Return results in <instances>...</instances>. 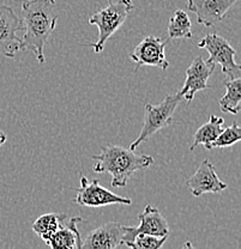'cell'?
<instances>
[{
    "instance_id": "cell-1",
    "label": "cell",
    "mask_w": 241,
    "mask_h": 249,
    "mask_svg": "<svg viewBox=\"0 0 241 249\" xmlns=\"http://www.w3.org/2000/svg\"><path fill=\"white\" fill-rule=\"evenodd\" d=\"M59 14L56 0H23L22 24L25 30L20 51L33 52L40 64H45L43 49L56 27Z\"/></svg>"
},
{
    "instance_id": "cell-2",
    "label": "cell",
    "mask_w": 241,
    "mask_h": 249,
    "mask_svg": "<svg viewBox=\"0 0 241 249\" xmlns=\"http://www.w3.org/2000/svg\"><path fill=\"white\" fill-rule=\"evenodd\" d=\"M95 160L93 170L98 174H110L113 187H125L136 171L149 168L155 163L152 156L136 154L133 150L120 145L110 144L101 147V154L92 156Z\"/></svg>"
},
{
    "instance_id": "cell-3",
    "label": "cell",
    "mask_w": 241,
    "mask_h": 249,
    "mask_svg": "<svg viewBox=\"0 0 241 249\" xmlns=\"http://www.w3.org/2000/svg\"><path fill=\"white\" fill-rule=\"evenodd\" d=\"M133 9L134 5L132 0H118V1L108 0L107 6L90 16L88 22L93 25H96L98 29L96 42L88 43L94 49L95 53H101L103 51L108 38L124 24L129 14Z\"/></svg>"
},
{
    "instance_id": "cell-4",
    "label": "cell",
    "mask_w": 241,
    "mask_h": 249,
    "mask_svg": "<svg viewBox=\"0 0 241 249\" xmlns=\"http://www.w3.org/2000/svg\"><path fill=\"white\" fill-rule=\"evenodd\" d=\"M183 100V96L178 91L175 95H169V93L166 95L165 100L159 105L145 103L143 127H142L137 139L133 140L130 145V150L136 151L139 145L143 144L149 138H151L155 133H157L165 127L172 124L173 121H174L173 115H174L178 106L180 105Z\"/></svg>"
},
{
    "instance_id": "cell-5",
    "label": "cell",
    "mask_w": 241,
    "mask_h": 249,
    "mask_svg": "<svg viewBox=\"0 0 241 249\" xmlns=\"http://www.w3.org/2000/svg\"><path fill=\"white\" fill-rule=\"evenodd\" d=\"M198 48L208 51L209 62L219 64L222 73L228 79H235L241 77V65L235 62V49L222 36L217 34H208L198 43Z\"/></svg>"
},
{
    "instance_id": "cell-6",
    "label": "cell",
    "mask_w": 241,
    "mask_h": 249,
    "mask_svg": "<svg viewBox=\"0 0 241 249\" xmlns=\"http://www.w3.org/2000/svg\"><path fill=\"white\" fill-rule=\"evenodd\" d=\"M77 196L74 199L76 204L87 207H102L113 204L131 205L132 200L130 198L118 196L113 192L100 185L97 178L89 181L85 176L80 178V186L76 189Z\"/></svg>"
},
{
    "instance_id": "cell-7",
    "label": "cell",
    "mask_w": 241,
    "mask_h": 249,
    "mask_svg": "<svg viewBox=\"0 0 241 249\" xmlns=\"http://www.w3.org/2000/svg\"><path fill=\"white\" fill-rule=\"evenodd\" d=\"M23 29L22 19L11 7L0 5V55L15 58L20 51L22 38L17 33Z\"/></svg>"
},
{
    "instance_id": "cell-8",
    "label": "cell",
    "mask_w": 241,
    "mask_h": 249,
    "mask_svg": "<svg viewBox=\"0 0 241 249\" xmlns=\"http://www.w3.org/2000/svg\"><path fill=\"white\" fill-rule=\"evenodd\" d=\"M168 40H163L162 37L155 36H147L138 45L134 51L130 54L132 61L136 62V70L143 66L160 67L163 71L168 69L169 62L166 58V46Z\"/></svg>"
},
{
    "instance_id": "cell-9",
    "label": "cell",
    "mask_w": 241,
    "mask_h": 249,
    "mask_svg": "<svg viewBox=\"0 0 241 249\" xmlns=\"http://www.w3.org/2000/svg\"><path fill=\"white\" fill-rule=\"evenodd\" d=\"M138 227H124V245L128 246L132 242L134 236L138 233H149L155 236H168L170 230L166 218L162 216L157 207L147 205L144 211L138 216Z\"/></svg>"
},
{
    "instance_id": "cell-10",
    "label": "cell",
    "mask_w": 241,
    "mask_h": 249,
    "mask_svg": "<svg viewBox=\"0 0 241 249\" xmlns=\"http://www.w3.org/2000/svg\"><path fill=\"white\" fill-rule=\"evenodd\" d=\"M215 66L216 65L208 60H203V58L199 55L193 59L186 70V79L184 87L179 91L184 100L187 101V103L192 102L194 95L198 91L209 89L208 79L214 73Z\"/></svg>"
},
{
    "instance_id": "cell-11",
    "label": "cell",
    "mask_w": 241,
    "mask_h": 249,
    "mask_svg": "<svg viewBox=\"0 0 241 249\" xmlns=\"http://www.w3.org/2000/svg\"><path fill=\"white\" fill-rule=\"evenodd\" d=\"M186 186L190 188L193 196H201L206 193H221L227 185L217 176L215 165L209 160H204L198 169L191 178L186 180Z\"/></svg>"
},
{
    "instance_id": "cell-12",
    "label": "cell",
    "mask_w": 241,
    "mask_h": 249,
    "mask_svg": "<svg viewBox=\"0 0 241 249\" xmlns=\"http://www.w3.org/2000/svg\"><path fill=\"white\" fill-rule=\"evenodd\" d=\"M239 0H187V9L196 14L197 22L212 28L221 22L230 7Z\"/></svg>"
},
{
    "instance_id": "cell-13",
    "label": "cell",
    "mask_w": 241,
    "mask_h": 249,
    "mask_svg": "<svg viewBox=\"0 0 241 249\" xmlns=\"http://www.w3.org/2000/svg\"><path fill=\"white\" fill-rule=\"evenodd\" d=\"M123 225L116 222H110L96 228L88 233L83 240V249H114L124 245Z\"/></svg>"
},
{
    "instance_id": "cell-14",
    "label": "cell",
    "mask_w": 241,
    "mask_h": 249,
    "mask_svg": "<svg viewBox=\"0 0 241 249\" xmlns=\"http://www.w3.org/2000/svg\"><path fill=\"white\" fill-rule=\"evenodd\" d=\"M82 217H72L66 219L60 228L46 241V245L52 249H78L82 246L78 223Z\"/></svg>"
},
{
    "instance_id": "cell-15",
    "label": "cell",
    "mask_w": 241,
    "mask_h": 249,
    "mask_svg": "<svg viewBox=\"0 0 241 249\" xmlns=\"http://www.w3.org/2000/svg\"><path fill=\"white\" fill-rule=\"evenodd\" d=\"M224 128V119L216 115H210L209 121L202 124L196 133L193 134L192 142L190 145V151H193L198 145H204L205 149L211 150V142L219 137Z\"/></svg>"
},
{
    "instance_id": "cell-16",
    "label": "cell",
    "mask_w": 241,
    "mask_h": 249,
    "mask_svg": "<svg viewBox=\"0 0 241 249\" xmlns=\"http://www.w3.org/2000/svg\"><path fill=\"white\" fill-rule=\"evenodd\" d=\"M225 87L224 96L220 98L219 105L222 113L239 114L241 101V77L235 79H227L223 82Z\"/></svg>"
},
{
    "instance_id": "cell-17",
    "label": "cell",
    "mask_w": 241,
    "mask_h": 249,
    "mask_svg": "<svg viewBox=\"0 0 241 249\" xmlns=\"http://www.w3.org/2000/svg\"><path fill=\"white\" fill-rule=\"evenodd\" d=\"M66 219L67 216L64 213H45L34 222L33 231L46 242Z\"/></svg>"
},
{
    "instance_id": "cell-18",
    "label": "cell",
    "mask_w": 241,
    "mask_h": 249,
    "mask_svg": "<svg viewBox=\"0 0 241 249\" xmlns=\"http://www.w3.org/2000/svg\"><path fill=\"white\" fill-rule=\"evenodd\" d=\"M192 25L188 15L184 10H177L174 15L170 17L168 23V36L172 40L175 38H192Z\"/></svg>"
},
{
    "instance_id": "cell-19",
    "label": "cell",
    "mask_w": 241,
    "mask_h": 249,
    "mask_svg": "<svg viewBox=\"0 0 241 249\" xmlns=\"http://www.w3.org/2000/svg\"><path fill=\"white\" fill-rule=\"evenodd\" d=\"M241 140V128L237 121L232 124V126L224 127L216 139L211 142V149L214 147H228L237 144Z\"/></svg>"
},
{
    "instance_id": "cell-20",
    "label": "cell",
    "mask_w": 241,
    "mask_h": 249,
    "mask_svg": "<svg viewBox=\"0 0 241 249\" xmlns=\"http://www.w3.org/2000/svg\"><path fill=\"white\" fill-rule=\"evenodd\" d=\"M168 236H155L149 233H138L134 236L133 241L126 247L132 249H159L165 245Z\"/></svg>"
},
{
    "instance_id": "cell-21",
    "label": "cell",
    "mask_w": 241,
    "mask_h": 249,
    "mask_svg": "<svg viewBox=\"0 0 241 249\" xmlns=\"http://www.w3.org/2000/svg\"><path fill=\"white\" fill-rule=\"evenodd\" d=\"M5 142H6V134H5L4 132L0 131V149H1L2 145L5 144Z\"/></svg>"
}]
</instances>
